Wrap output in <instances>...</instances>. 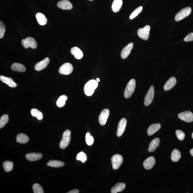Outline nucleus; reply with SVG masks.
I'll return each mask as SVG.
<instances>
[{
    "label": "nucleus",
    "mask_w": 193,
    "mask_h": 193,
    "mask_svg": "<svg viewBox=\"0 0 193 193\" xmlns=\"http://www.w3.org/2000/svg\"><path fill=\"white\" fill-rule=\"evenodd\" d=\"M88 1H94V0H88Z\"/></svg>",
    "instance_id": "obj_45"
},
{
    "label": "nucleus",
    "mask_w": 193,
    "mask_h": 193,
    "mask_svg": "<svg viewBox=\"0 0 193 193\" xmlns=\"http://www.w3.org/2000/svg\"><path fill=\"white\" fill-rule=\"evenodd\" d=\"M176 79L175 77H172L166 82L164 89L166 91L170 90L174 87L176 83Z\"/></svg>",
    "instance_id": "obj_17"
},
{
    "label": "nucleus",
    "mask_w": 193,
    "mask_h": 193,
    "mask_svg": "<svg viewBox=\"0 0 193 193\" xmlns=\"http://www.w3.org/2000/svg\"><path fill=\"white\" fill-rule=\"evenodd\" d=\"M184 41L186 42L193 41V32L189 33L184 39Z\"/></svg>",
    "instance_id": "obj_40"
},
{
    "label": "nucleus",
    "mask_w": 193,
    "mask_h": 193,
    "mask_svg": "<svg viewBox=\"0 0 193 193\" xmlns=\"http://www.w3.org/2000/svg\"><path fill=\"white\" fill-rule=\"evenodd\" d=\"M71 54L74 55V57L78 60H80L83 58V54L80 48L75 46L71 48Z\"/></svg>",
    "instance_id": "obj_21"
},
{
    "label": "nucleus",
    "mask_w": 193,
    "mask_h": 193,
    "mask_svg": "<svg viewBox=\"0 0 193 193\" xmlns=\"http://www.w3.org/2000/svg\"><path fill=\"white\" fill-rule=\"evenodd\" d=\"M73 66L69 63L63 64L59 69V72L60 74L63 75H69L73 72Z\"/></svg>",
    "instance_id": "obj_8"
},
{
    "label": "nucleus",
    "mask_w": 193,
    "mask_h": 193,
    "mask_svg": "<svg viewBox=\"0 0 193 193\" xmlns=\"http://www.w3.org/2000/svg\"><path fill=\"white\" fill-rule=\"evenodd\" d=\"M47 165L49 167L58 168L63 167L65 164L61 161L51 160L47 163Z\"/></svg>",
    "instance_id": "obj_28"
},
{
    "label": "nucleus",
    "mask_w": 193,
    "mask_h": 193,
    "mask_svg": "<svg viewBox=\"0 0 193 193\" xmlns=\"http://www.w3.org/2000/svg\"><path fill=\"white\" fill-rule=\"evenodd\" d=\"M155 89L153 86L151 85L145 96L144 104L147 106L152 102L154 96Z\"/></svg>",
    "instance_id": "obj_9"
},
{
    "label": "nucleus",
    "mask_w": 193,
    "mask_h": 193,
    "mask_svg": "<svg viewBox=\"0 0 193 193\" xmlns=\"http://www.w3.org/2000/svg\"><path fill=\"white\" fill-rule=\"evenodd\" d=\"M11 69L14 71L23 72L26 71V68L22 64L18 63L13 64L11 66Z\"/></svg>",
    "instance_id": "obj_26"
},
{
    "label": "nucleus",
    "mask_w": 193,
    "mask_h": 193,
    "mask_svg": "<svg viewBox=\"0 0 193 193\" xmlns=\"http://www.w3.org/2000/svg\"><path fill=\"white\" fill-rule=\"evenodd\" d=\"M161 128V125L160 123H156L150 125L147 130L148 135L149 136L153 135L155 132L160 130Z\"/></svg>",
    "instance_id": "obj_20"
},
{
    "label": "nucleus",
    "mask_w": 193,
    "mask_h": 193,
    "mask_svg": "<svg viewBox=\"0 0 193 193\" xmlns=\"http://www.w3.org/2000/svg\"><path fill=\"white\" fill-rule=\"evenodd\" d=\"M133 43H130L123 48L121 53V57L123 59H125L128 57L130 55L132 48L133 47Z\"/></svg>",
    "instance_id": "obj_16"
},
{
    "label": "nucleus",
    "mask_w": 193,
    "mask_h": 193,
    "mask_svg": "<svg viewBox=\"0 0 193 193\" xmlns=\"http://www.w3.org/2000/svg\"><path fill=\"white\" fill-rule=\"evenodd\" d=\"M126 187V184L124 183H118L112 187L111 192L117 193L122 192L124 190Z\"/></svg>",
    "instance_id": "obj_24"
},
{
    "label": "nucleus",
    "mask_w": 193,
    "mask_h": 193,
    "mask_svg": "<svg viewBox=\"0 0 193 193\" xmlns=\"http://www.w3.org/2000/svg\"><path fill=\"white\" fill-rule=\"evenodd\" d=\"M190 153L191 155L193 157V148L190 150Z\"/></svg>",
    "instance_id": "obj_42"
},
{
    "label": "nucleus",
    "mask_w": 193,
    "mask_h": 193,
    "mask_svg": "<svg viewBox=\"0 0 193 193\" xmlns=\"http://www.w3.org/2000/svg\"><path fill=\"white\" fill-rule=\"evenodd\" d=\"M68 99L67 96L66 95H62L59 98L57 101V105L59 108L63 107L66 104V101Z\"/></svg>",
    "instance_id": "obj_31"
},
{
    "label": "nucleus",
    "mask_w": 193,
    "mask_h": 193,
    "mask_svg": "<svg viewBox=\"0 0 193 193\" xmlns=\"http://www.w3.org/2000/svg\"><path fill=\"white\" fill-rule=\"evenodd\" d=\"M155 163V158L153 156L148 157L144 161L143 165L145 169L147 170L152 169Z\"/></svg>",
    "instance_id": "obj_15"
},
{
    "label": "nucleus",
    "mask_w": 193,
    "mask_h": 193,
    "mask_svg": "<svg viewBox=\"0 0 193 193\" xmlns=\"http://www.w3.org/2000/svg\"><path fill=\"white\" fill-rule=\"evenodd\" d=\"M29 140V138L26 134L20 133L17 136L16 141L17 142L21 144H26Z\"/></svg>",
    "instance_id": "obj_27"
},
{
    "label": "nucleus",
    "mask_w": 193,
    "mask_h": 193,
    "mask_svg": "<svg viewBox=\"0 0 193 193\" xmlns=\"http://www.w3.org/2000/svg\"><path fill=\"white\" fill-rule=\"evenodd\" d=\"M192 138L193 139V133H192Z\"/></svg>",
    "instance_id": "obj_44"
},
{
    "label": "nucleus",
    "mask_w": 193,
    "mask_h": 193,
    "mask_svg": "<svg viewBox=\"0 0 193 193\" xmlns=\"http://www.w3.org/2000/svg\"><path fill=\"white\" fill-rule=\"evenodd\" d=\"M87 156L86 154L83 152H80L77 155L76 159L78 161H80L84 163L87 160Z\"/></svg>",
    "instance_id": "obj_34"
},
{
    "label": "nucleus",
    "mask_w": 193,
    "mask_h": 193,
    "mask_svg": "<svg viewBox=\"0 0 193 193\" xmlns=\"http://www.w3.org/2000/svg\"><path fill=\"white\" fill-rule=\"evenodd\" d=\"M71 140V132L67 130L63 134L62 138L60 144V147L62 149H65L69 146Z\"/></svg>",
    "instance_id": "obj_2"
},
{
    "label": "nucleus",
    "mask_w": 193,
    "mask_h": 193,
    "mask_svg": "<svg viewBox=\"0 0 193 193\" xmlns=\"http://www.w3.org/2000/svg\"><path fill=\"white\" fill-rule=\"evenodd\" d=\"M26 157L27 160L30 161H35L42 158V155L40 153H29L27 154L26 155Z\"/></svg>",
    "instance_id": "obj_19"
},
{
    "label": "nucleus",
    "mask_w": 193,
    "mask_h": 193,
    "mask_svg": "<svg viewBox=\"0 0 193 193\" xmlns=\"http://www.w3.org/2000/svg\"><path fill=\"white\" fill-rule=\"evenodd\" d=\"M85 141L88 145H92L94 142V137L91 135L90 133H87L85 135Z\"/></svg>",
    "instance_id": "obj_37"
},
{
    "label": "nucleus",
    "mask_w": 193,
    "mask_h": 193,
    "mask_svg": "<svg viewBox=\"0 0 193 193\" xmlns=\"http://www.w3.org/2000/svg\"><path fill=\"white\" fill-rule=\"evenodd\" d=\"M179 119L187 122H191L193 121V114L192 112L188 111H185L178 114Z\"/></svg>",
    "instance_id": "obj_10"
},
{
    "label": "nucleus",
    "mask_w": 193,
    "mask_h": 193,
    "mask_svg": "<svg viewBox=\"0 0 193 193\" xmlns=\"http://www.w3.org/2000/svg\"><path fill=\"white\" fill-rule=\"evenodd\" d=\"M191 8L190 7H186L182 9L176 14L175 17V20L177 21H180L190 15L191 12Z\"/></svg>",
    "instance_id": "obj_4"
},
{
    "label": "nucleus",
    "mask_w": 193,
    "mask_h": 193,
    "mask_svg": "<svg viewBox=\"0 0 193 193\" xmlns=\"http://www.w3.org/2000/svg\"><path fill=\"white\" fill-rule=\"evenodd\" d=\"M123 4L122 0H114L112 5L113 11L114 13L119 12Z\"/></svg>",
    "instance_id": "obj_22"
},
{
    "label": "nucleus",
    "mask_w": 193,
    "mask_h": 193,
    "mask_svg": "<svg viewBox=\"0 0 193 193\" xmlns=\"http://www.w3.org/2000/svg\"><path fill=\"white\" fill-rule=\"evenodd\" d=\"M160 144V139L158 138L153 139L150 143L148 149V151L150 152L154 151L159 146Z\"/></svg>",
    "instance_id": "obj_23"
},
{
    "label": "nucleus",
    "mask_w": 193,
    "mask_h": 193,
    "mask_svg": "<svg viewBox=\"0 0 193 193\" xmlns=\"http://www.w3.org/2000/svg\"><path fill=\"white\" fill-rule=\"evenodd\" d=\"M181 157V153L178 149H175L173 150L171 155V160L174 162H178Z\"/></svg>",
    "instance_id": "obj_29"
},
{
    "label": "nucleus",
    "mask_w": 193,
    "mask_h": 193,
    "mask_svg": "<svg viewBox=\"0 0 193 193\" xmlns=\"http://www.w3.org/2000/svg\"><path fill=\"white\" fill-rule=\"evenodd\" d=\"M33 189L35 193H43L44 190L41 185L39 184L35 183L33 186Z\"/></svg>",
    "instance_id": "obj_36"
},
{
    "label": "nucleus",
    "mask_w": 193,
    "mask_h": 193,
    "mask_svg": "<svg viewBox=\"0 0 193 193\" xmlns=\"http://www.w3.org/2000/svg\"><path fill=\"white\" fill-rule=\"evenodd\" d=\"M112 168L114 169H118L120 167L123 162V158L121 155H114L111 158Z\"/></svg>",
    "instance_id": "obj_7"
},
{
    "label": "nucleus",
    "mask_w": 193,
    "mask_h": 193,
    "mask_svg": "<svg viewBox=\"0 0 193 193\" xmlns=\"http://www.w3.org/2000/svg\"><path fill=\"white\" fill-rule=\"evenodd\" d=\"M127 120L125 118H123L120 121L118 124L117 135L118 137H120L122 135L126 129Z\"/></svg>",
    "instance_id": "obj_12"
},
{
    "label": "nucleus",
    "mask_w": 193,
    "mask_h": 193,
    "mask_svg": "<svg viewBox=\"0 0 193 193\" xmlns=\"http://www.w3.org/2000/svg\"><path fill=\"white\" fill-rule=\"evenodd\" d=\"M57 6L63 10H71L73 8L72 4L69 0H62L59 1Z\"/></svg>",
    "instance_id": "obj_14"
},
{
    "label": "nucleus",
    "mask_w": 193,
    "mask_h": 193,
    "mask_svg": "<svg viewBox=\"0 0 193 193\" xmlns=\"http://www.w3.org/2000/svg\"><path fill=\"white\" fill-rule=\"evenodd\" d=\"M96 81H97L98 82H99L100 81V80L99 79V78H96Z\"/></svg>",
    "instance_id": "obj_43"
},
{
    "label": "nucleus",
    "mask_w": 193,
    "mask_h": 193,
    "mask_svg": "<svg viewBox=\"0 0 193 193\" xmlns=\"http://www.w3.org/2000/svg\"><path fill=\"white\" fill-rule=\"evenodd\" d=\"M21 44L25 48L29 47L32 49H35L37 47V43L35 39L31 37H27L25 39H23L21 41Z\"/></svg>",
    "instance_id": "obj_5"
},
{
    "label": "nucleus",
    "mask_w": 193,
    "mask_h": 193,
    "mask_svg": "<svg viewBox=\"0 0 193 193\" xmlns=\"http://www.w3.org/2000/svg\"><path fill=\"white\" fill-rule=\"evenodd\" d=\"M176 135L180 141H183L185 138V134L181 130H178L176 132Z\"/></svg>",
    "instance_id": "obj_38"
},
{
    "label": "nucleus",
    "mask_w": 193,
    "mask_h": 193,
    "mask_svg": "<svg viewBox=\"0 0 193 193\" xmlns=\"http://www.w3.org/2000/svg\"><path fill=\"white\" fill-rule=\"evenodd\" d=\"M150 28L151 27L149 25H147L144 28L139 29L137 31L138 36L143 40H148L149 37Z\"/></svg>",
    "instance_id": "obj_6"
},
{
    "label": "nucleus",
    "mask_w": 193,
    "mask_h": 193,
    "mask_svg": "<svg viewBox=\"0 0 193 193\" xmlns=\"http://www.w3.org/2000/svg\"><path fill=\"white\" fill-rule=\"evenodd\" d=\"M13 163L10 161H6L3 164L4 169L7 172L12 171L13 169Z\"/></svg>",
    "instance_id": "obj_32"
},
{
    "label": "nucleus",
    "mask_w": 193,
    "mask_h": 193,
    "mask_svg": "<svg viewBox=\"0 0 193 193\" xmlns=\"http://www.w3.org/2000/svg\"><path fill=\"white\" fill-rule=\"evenodd\" d=\"M36 18L38 24L41 26H44L47 23V19L43 14L38 13L36 14Z\"/></svg>",
    "instance_id": "obj_25"
},
{
    "label": "nucleus",
    "mask_w": 193,
    "mask_h": 193,
    "mask_svg": "<svg viewBox=\"0 0 193 193\" xmlns=\"http://www.w3.org/2000/svg\"><path fill=\"white\" fill-rule=\"evenodd\" d=\"M32 115L34 117H37L38 120H42L43 117V113L40 111H39L36 109L33 108L30 111Z\"/></svg>",
    "instance_id": "obj_30"
},
{
    "label": "nucleus",
    "mask_w": 193,
    "mask_h": 193,
    "mask_svg": "<svg viewBox=\"0 0 193 193\" xmlns=\"http://www.w3.org/2000/svg\"><path fill=\"white\" fill-rule=\"evenodd\" d=\"M98 85V82L96 80H89L85 84L84 87V93L88 96H92Z\"/></svg>",
    "instance_id": "obj_1"
},
{
    "label": "nucleus",
    "mask_w": 193,
    "mask_h": 193,
    "mask_svg": "<svg viewBox=\"0 0 193 193\" xmlns=\"http://www.w3.org/2000/svg\"><path fill=\"white\" fill-rule=\"evenodd\" d=\"M0 79L3 83H6L10 87L15 88L17 86V84L13 81L12 78L1 76H0Z\"/></svg>",
    "instance_id": "obj_18"
},
{
    "label": "nucleus",
    "mask_w": 193,
    "mask_h": 193,
    "mask_svg": "<svg viewBox=\"0 0 193 193\" xmlns=\"http://www.w3.org/2000/svg\"><path fill=\"white\" fill-rule=\"evenodd\" d=\"M109 115L110 111L108 109H104L101 112L99 117V122L101 126H104L106 124Z\"/></svg>",
    "instance_id": "obj_11"
},
{
    "label": "nucleus",
    "mask_w": 193,
    "mask_h": 193,
    "mask_svg": "<svg viewBox=\"0 0 193 193\" xmlns=\"http://www.w3.org/2000/svg\"><path fill=\"white\" fill-rule=\"evenodd\" d=\"M5 32L4 24L1 21H0V38H2Z\"/></svg>",
    "instance_id": "obj_39"
},
{
    "label": "nucleus",
    "mask_w": 193,
    "mask_h": 193,
    "mask_svg": "<svg viewBox=\"0 0 193 193\" xmlns=\"http://www.w3.org/2000/svg\"><path fill=\"white\" fill-rule=\"evenodd\" d=\"M9 120V116L7 114H4L2 116L0 119V128H3L5 126L8 122Z\"/></svg>",
    "instance_id": "obj_33"
},
{
    "label": "nucleus",
    "mask_w": 193,
    "mask_h": 193,
    "mask_svg": "<svg viewBox=\"0 0 193 193\" xmlns=\"http://www.w3.org/2000/svg\"><path fill=\"white\" fill-rule=\"evenodd\" d=\"M136 88V80L132 79L130 80L127 85L124 92V96L126 98H128L131 96L135 91Z\"/></svg>",
    "instance_id": "obj_3"
},
{
    "label": "nucleus",
    "mask_w": 193,
    "mask_h": 193,
    "mask_svg": "<svg viewBox=\"0 0 193 193\" xmlns=\"http://www.w3.org/2000/svg\"><path fill=\"white\" fill-rule=\"evenodd\" d=\"M79 192V191L78 189H73V190L69 191V192H68V193H78Z\"/></svg>",
    "instance_id": "obj_41"
},
{
    "label": "nucleus",
    "mask_w": 193,
    "mask_h": 193,
    "mask_svg": "<svg viewBox=\"0 0 193 193\" xmlns=\"http://www.w3.org/2000/svg\"><path fill=\"white\" fill-rule=\"evenodd\" d=\"M143 9V7L142 6H140L138 7L137 8L135 9L134 11L132 13V14H130V19H133L137 17L138 14L142 12Z\"/></svg>",
    "instance_id": "obj_35"
},
{
    "label": "nucleus",
    "mask_w": 193,
    "mask_h": 193,
    "mask_svg": "<svg viewBox=\"0 0 193 193\" xmlns=\"http://www.w3.org/2000/svg\"><path fill=\"white\" fill-rule=\"evenodd\" d=\"M50 62V59L48 57L45 58L41 62L35 64V69L36 71H39L46 69Z\"/></svg>",
    "instance_id": "obj_13"
}]
</instances>
